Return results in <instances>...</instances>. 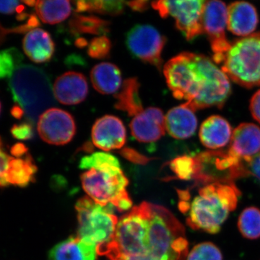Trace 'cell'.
Here are the masks:
<instances>
[{
  "label": "cell",
  "mask_w": 260,
  "mask_h": 260,
  "mask_svg": "<svg viewBox=\"0 0 260 260\" xmlns=\"http://www.w3.org/2000/svg\"><path fill=\"white\" fill-rule=\"evenodd\" d=\"M164 74L173 95L186 100L191 110L223 107L231 95L229 78L210 58L182 52L164 67Z\"/></svg>",
  "instance_id": "obj_1"
},
{
  "label": "cell",
  "mask_w": 260,
  "mask_h": 260,
  "mask_svg": "<svg viewBox=\"0 0 260 260\" xmlns=\"http://www.w3.org/2000/svg\"><path fill=\"white\" fill-rule=\"evenodd\" d=\"M240 194L234 183L194 181L189 189L179 191V210L191 229L215 234L237 208Z\"/></svg>",
  "instance_id": "obj_2"
},
{
  "label": "cell",
  "mask_w": 260,
  "mask_h": 260,
  "mask_svg": "<svg viewBox=\"0 0 260 260\" xmlns=\"http://www.w3.org/2000/svg\"><path fill=\"white\" fill-rule=\"evenodd\" d=\"M9 88L15 104L27 121L37 124L45 110L55 104L50 80L45 72L32 65L19 67L10 78Z\"/></svg>",
  "instance_id": "obj_3"
},
{
  "label": "cell",
  "mask_w": 260,
  "mask_h": 260,
  "mask_svg": "<svg viewBox=\"0 0 260 260\" xmlns=\"http://www.w3.org/2000/svg\"><path fill=\"white\" fill-rule=\"evenodd\" d=\"M188 249L182 224L167 208L150 203L148 255L155 260H185Z\"/></svg>",
  "instance_id": "obj_4"
},
{
  "label": "cell",
  "mask_w": 260,
  "mask_h": 260,
  "mask_svg": "<svg viewBox=\"0 0 260 260\" xmlns=\"http://www.w3.org/2000/svg\"><path fill=\"white\" fill-rule=\"evenodd\" d=\"M81 182L89 198L98 204L113 205L119 211L129 210L133 206L126 189L127 178L119 166L106 164L90 169L82 174Z\"/></svg>",
  "instance_id": "obj_5"
},
{
  "label": "cell",
  "mask_w": 260,
  "mask_h": 260,
  "mask_svg": "<svg viewBox=\"0 0 260 260\" xmlns=\"http://www.w3.org/2000/svg\"><path fill=\"white\" fill-rule=\"evenodd\" d=\"M221 70L241 86H260V32L232 42L224 56Z\"/></svg>",
  "instance_id": "obj_6"
},
{
  "label": "cell",
  "mask_w": 260,
  "mask_h": 260,
  "mask_svg": "<svg viewBox=\"0 0 260 260\" xmlns=\"http://www.w3.org/2000/svg\"><path fill=\"white\" fill-rule=\"evenodd\" d=\"M113 205L103 206L89 197L77 202L78 237L98 247L107 245L114 239L117 217L113 211Z\"/></svg>",
  "instance_id": "obj_7"
},
{
  "label": "cell",
  "mask_w": 260,
  "mask_h": 260,
  "mask_svg": "<svg viewBox=\"0 0 260 260\" xmlns=\"http://www.w3.org/2000/svg\"><path fill=\"white\" fill-rule=\"evenodd\" d=\"M150 203H143L121 217L113 242L126 255L148 254Z\"/></svg>",
  "instance_id": "obj_8"
},
{
  "label": "cell",
  "mask_w": 260,
  "mask_h": 260,
  "mask_svg": "<svg viewBox=\"0 0 260 260\" xmlns=\"http://www.w3.org/2000/svg\"><path fill=\"white\" fill-rule=\"evenodd\" d=\"M205 2L203 0L157 1L153 2L151 4L161 18L172 16L175 19L177 28L184 34L188 41H190L204 32L202 17Z\"/></svg>",
  "instance_id": "obj_9"
},
{
  "label": "cell",
  "mask_w": 260,
  "mask_h": 260,
  "mask_svg": "<svg viewBox=\"0 0 260 260\" xmlns=\"http://www.w3.org/2000/svg\"><path fill=\"white\" fill-rule=\"evenodd\" d=\"M228 8L221 1H206L203 8L202 24L203 32L208 35L213 52V60L222 64L232 43L225 35Z\"/></svg>",
  "instance_id": "obj_10"
},
{
  "label": "cell",
  "mask_w": 260,
  "mask_h": 260,
  "mask_svg": "<svg viewBox=\"0 0 260 260\" xmlns=\"http://www.w3.org/2000/svg\"><path fill=\"white\" fill-rule=\"evenodd\" d=\"M167 39L151 25H137L126 34V44L135 57L161 69L162 49Z\"/></svg>",
  "instance_id": "obj_11"
},
{
  "label": "cell",
  "mask_w": 260,
  "mask_h": 260,
  "mask_svg": "<svg viewBox=\"0 0 260 260\" xmlns=\"http://www.w3.org/2000/svg\"><path fill=\"white\" fill-rule=\"evenodd\" d=\"M39 136L51 145L68 144L76 133L73 116L62 109L51 108L43 113L37 123Z\"/></svg>",
  "instance_id": "obj_12"
},
{
  "label": "cell",
  "mask_w": 260,
  "mask_h": 260,
  "mask_svg": "<svg viewBox=\"0 0 260 260\" xmlns=\"http://www.w3.org/2000/svg\"><path fill=\"white\" fill-rule=\"evenodd\" d=\"M228 153L244 162H250L260 153V128L252 123H242L233 132Z\"/></svg>",
  "instance_id": "obj_13"
},
{
  "label": "cell",
  "mask_w": 260,
  "mask_h": 260,
  "mask_svg": "<svg viewBox=\"0 0 260 260\" xmlns=\"http://www.w3.org/2000/svg\"><path fill=\"white\" fill-rule=\"evenodd\" d=\"M92 141L101 150L120 149L126 143V129L122 121L112 115L103 116L92 128Z\"/></svg>",
  "instance_id": "obj_14"
},
{
  "label": "cell",
  "mask_w": 260,
  "mask_h": 260,
  "mask_svg": "<svg viewBox=\"0 0 260 260\" xmlns=\"http://www.w3.org/2000/svg\"><path fill=\"white\" fill-rule=\"evenodd\" d=\"M130 129L132 135L139 142L157 141L165 135V116L158 108L149 107L133 118Z\"/></svg>",
  "instance_id": "obj_15"
},
{
  "label": "cell",
  "mask_w": 260,
  "mask_h": 260,
  "mask_svg": "<svg viewBox=\"0 0 260 260\" xmlns=\"http://www.w3.org/2000/svg\"><path fill=\"white\" fill-rule=\"evenodd\" d=\"M54 97L64 105H75L83 102L88 93V85L83 74L68 72L56 78L53 87Z\"/></svg>",
  "instance_id": "obj_16"
},
{
  "label": "cell",
  "mask_w": 260,
  "mask_h": 260,
  "mask_svg": "<svg viewBox=\"0 0 260 260\" xmlns=\"http://www.w3.org/2000/svg\"><path fill=\"white\" fill-rule=\"evenodd\" d=\"M37 172V167L29 153L23 156L12 155L8 167L0 175V187H25L34 181Z\"/></svg>",
  "instance_id": "obj_17"
},
{
  "label": "cell",
  "mask_w": 260,
  "mask_h": 260,
  "mask_svg": "<svg viewBox=\"0 0 260 260\" xmlns=\"http://www.w3.org/2000/svg\"><path fill=\"white\" fill-rule=\"evenodd\" d=\"M259 23L254 5L246 2H236L228 7L227 27L239 37H248L255 30Z\"/></svg>",
  "instance_id": "obj_18"
},
{
  "label": "cell",
  "mask_w": 260,
  "mask_h": 260,
  "mask_svg": "<svg viewBox=\"0 0 260 260\" xmlns=\"http://www.w3.org/2000/svg\"><path fill=\"white\" fill-rule=\"evenodd\" d=\"M166 130L175 139H188L198 128L194 112L185 104L173 108L165 116Z\"/></svg>",
  "instance_id": "obj_19"
},
{
  "label": "cell",
  "mask_w": 260,
  "mask_h": 260,
  "mask_svg": "<svg viewBox=\"0 0 260 260\" xmlns=\"http://www.w3.org/2000/svg\"><path fill=\"white\" fill-rule=\"evenodd\" d=\"M232 126L222 116L213 115L202 124L200 129V139L205 148L217 150L223 148L231 141Z\"/></svg>",
  "instance_id": "obj_20"
},
{
  "label": "cell",
  "mask_w": 260,
  "mask_h": 260,
  "mask_svg": "<svg viewBox=\"0 0 260 260\" xmlns=\"http://www.w3.org/2000/svg\"><path fill=\"white\" fill-rule=\"evenodd\" d=\"M23 48L29 59L39 64L50 60L55 50L50 34L41 28H34L27 32L23 39Z\"/></svg>",
  "instance_id": "obj_21"
},
{
  "label": "cell",
  "mask_w": 260,
  "mask_h": 260,
  "mask_svg": "<svg viewBox=\"0 0 260 260\" xmlns=\"http://www.w3.org/2000/svg\"><path fill=\"white\" fill-rule=\"evenodd\" d=\"M97 246L80 238L70 237L54 246L49 253V260H95Z\"/></svg>",
  "instance_id": "obj_22"
},
{
  "label": "cell",
  "mask_w": 260,
  "mask_h": 260,
  "mask_svg": "<svg viewBox=\"0 0 260 260\" xmlns=\"http://www.w3.org/2000/svg\"><path fill=\"white\" fill-rule=\"evenodd\" d=\"M94 88L102 94H112L119 90L121 85L120 70L112 63L95 65L90 72Z\"/></svg>",
  "instance_id": "obj_23"
},
{
  "label": "cell",
  "mask_w": 260,
  "mask_h": 260,
  "mask_svg": "<svg viewBox=\"0 0 260 260\" xmlns=\"http://www.w3.org/2000/svg\"><path fill=\"white\" fill-rule=\"evenodd\" d=\"M115 98L116 109L126 112L129 116H135L144 111L140 97V83L137 78L126 80Z\"/></svg>",
  "instance_id": "obj_24"
},
{
  "label": "cell",
  "mask_w": 260,
  "mask_h": 260,
  "mask_svg": "<svg viewBox=\"0 0 260 260\" xmlns=\"http://www.w3.org/2000/svg\"><path fill=\"white\" fill-rule=\"evenodd\" d=\"M35 8L42 21L51 25L64 21L71 14L69 1H37Z\"/></svg>",
  "instance_id": "obj_25"
},
{
  "label": "cell",
  "mask_w": 260,
  "mask_h": 260,
  "mask_svg": "<svg viewBox=\"0 0 260 260\" xmlns=\"http://www.w3.org/2000/svg\"><path fill=\"white\" fill-rule=\"evenodd\" d=\"M109 22L95 16L74 15L70 21L73 34H89L104 35L109 32Z\"/></svg>",
  "instance_id": "obj_26"
},
{
  "label": "cell",
  "mask_w": 260,
  "mask_h": 260,
  "mask_svg": "<svg viewBox=\"0 0 260 260\" xmlns=\"http://www.w3.org/2000/svg\"><path fill=\"white\" fill-rule=\"evenodd\" d=\"M239 232L244 238L256 239L260 237V210L249 207L241 213L238 220Z\"/></svg>",
  "instance_id": "obj_27"
},
{
  "label": "cell",
  "mask_w": 260,
  "mask_h": 260,
  "mask_svg": "<svg viewBox=\"0 0 260 260\" xmlns=\"http://www.w3.org/2000/svg\"><path fill=\"white\" fill-rule=\"evenodd\" d=\"M23 60V55L15 48L0 51V80L10 78Z\"/></svg>",
  "instance_id": "obj_28"
},
{
  "label": "cell",
  "mask_w": 260,
  "mask_h": 260,
  "mask_svg": "<svg viewBox=\"0 0 260 260\" xmlns=\"http://www.w3.org/2000/svg\"><path fill=\"white\" fill-rule=\"evenodd\" d=\"M186 260H223V255L213 243L203 242L193 247Z\"/></svg>",
  "instance_id": "obj_29"
},
{
  "label": "cell",
  "mask_w": 260,
  "mask_h": 260,
  "mask_svg": "<svg viewBox=\"0 0 260 260\" xmlns=\"http://www.w3.org/2000/svg\"><path fill=\"white\" fill-rule=\"evenodd\" d=\"M170 167L178 179L192 180L194 174V161L193 157H179L172 160Z\"/></svg>",
  "instance_id": "obj_30"
},
{
  "label": "cell",
  "mask_w": 260,
  "mask_h": 260,
  "mask_svg": "<svg viewBox=\"0 0 260 260\" xmlns=\"http://www.w3.org/2000/svg\"><path fill=\"white\" fill-rule=\"evenodd\" d=\"M106 164L120 167L119 160L114 155L106 153H95L91 155H87L81 159L80 162V168L82 169H98Z\"/></svg>",
  "instance_id": "obj_31"
},
{
  "label": "cell",
  "mask_w": 260,
  "mask_h": 260,
  "mask_svg": "<svg viewBox=\"0 0 260 260\" xmlns=\"http://www.w3.org/2000/svg\"><path fill=\"white\" fill-rule=\"evenodd\" d=\"M112 43L105 36L94 38L88 44V54L93 59H107L110 56Z\"/></svg>",
  "instance_id": "obj_32"
},
{
  "label": "cell",
  "mask_w": 260,
  "mask_h": 260,
  "mask_svg": "<svg viewBox=\"0 0 260 260\" xmlns=\"http://www.w3.org/2000/svg\"><path fill=\"white\" fill-rule=\"evenodd\" d=\"M99 255H105L110 260H155L148 254L143 255H126L122 254L116 247L114 242H109L107 245L98 248Z\"/></svg>",
  "instance_id": "obj_33"
},
{
  "label": "cell",
  "mask_w": 260,
  "mask_h": 260,
  "mask_svg": "<svg viewBox=\"0 0 260 260\" xmlns=\"http://www.w3.org/2000/svg\"><path fill=\"white\" fill-rule=\"evenodd\" d=\"M23 1H0V13L5 15L18 14V20L26 16L24 13L25 5Z\"/></svg>",
  "instance_id": "obj_34"
},
{
  "label": "cell",
  "mask_w": 260,
  "mask_h": 260,
  "mask_svg": "<svg viewBox=\"0 0 260 260\" xmlns=\"http://www.w3.org/2000/svg\"><path fill=\"white\" fill-rule=\"evenodd\" d=\"M32 124L28 121L14 124L12 126L11 134L15 139L28 140L32 139L34 136V128Z\"/></svg>",
  "instance_id": "obj_35"
},
{
  "label": "cell",
  "mask_w": 260,
  "mask_h": 260,
  "mask_svg": "<svg viewBox=\"0 0 260 260\" xmlns=\"http://www.w3.org/2000/svg\"><path fill=\"white\" fill-rule=\"evenodd\" d=\"M125 3L116 0H104L102 1L101 14L118 15L122 13Z\"/></svg>",
  "instance_id": "obj_36"
},
{
  "label": "cell",
  "mask_w": 260,
  "mask_h": 260,
  "mask_svg": "<svg viewBox=\"0 0 260 260\" xmlns=\"http://www.w3.org/2000/svg\"><path fill=\"white\" fill-rule=\"evenodd\" d=\"M249 109L253 118L260 123V90L251 97Z\"/></svg>",
  "instance_id": "obj_37"
},
{
  "label": "cell",
  "mask_w": 260,
  "mask_h": 260,
  "mask_svg": "<svg viewBox=\"0 0 260 260\" xmlns=\"http://www.w3.org/2000/svg\"><path fill=\"white\" fill-rule=\"evenodd\" d=\"M245 166L247 176H254L260 181V153Z\"/></svg>",
  "instance_id": "obj_38"
},
{
  "label": "cell",
  "mask_w": 260,
  "mask_h": 260,
  "mask_svg": "<svg viewBox=\"0 0 260 260\" xmlns=\"http://www.w3.org/2000/svg\"><path fill=\"white\" fill-rule=\"evenodd\" d=\"M122 155H124L125 158H127L128 160H131V161L137 162H146L150 159L146 158V157L143 156V155H140L139 153L135 151V150L130 148H125L121 152Z\"/></svg>",
  "instance_id": "obj_39"
},
{
  "label": "cell",
  "mask_w": 260,
  "mask_h": 260,
  "mask_svg": "<svg viewBox=\"0 0 260 260\" xmlns=\"http://www.w3.org/2000/svg\"><path fill=\"white\" fill-rule=\"evenodd\" d=\"M11 156L12 155H9L5 150L4 143L0 137V175L8 167Z\"/></svg>",
  "instance_id": "obj_40"
},
{
  "label": "cell",
  "mask_w": 260,
  "mask_h": 260,
  "mask_svg": "<svg viewBox=\"0 0 260 260\" xmlns=\"http://www.w3.org/2000/svg\"><path fill=\"white\" fill-rule=\"evenodd\" d=\"M126 5L131 8L132 10L136 12H144L148 10L149 4L148 1H133L124 2Z\"/></svg>",
  "instance_id": "obj_41"
},
{
  "label": "cell",
  "mask_w": 260,
  "mask_h": 260,
  "mask_svg": "<svg viewBox=\"0 0 260 260\" xmlns=\"http://www.w3.org/2000/svg\"><path fill=\"white\" fill-rule=\"evenodd\" d=\"M11 114L16 119H21L24 116L23 110L17 105L14 106L12 109Z\"/></svg>",
  "instance_id": "obj_42"
},
{
  "label": "cell",
  "mask_w": 260,
  "mask_h": 260,
  "mask_svg": "<svg viewBox=\"0 0 260 260\" xmlns=\"http://www.w3.org/2000/svg\"><path fill=\"white\" fill-rule=\"evenodd\" d=\"M76 44L78 47H85V46H86L87 44H88V43H87L85 39H80L77 41Z\"/></svg>",
  "instance_id": "obj_43"
},
{
  "label": "cell",
  "mask_w": 260,
  "mask_h": 260,
  "mask_svg": "<svg viewBox=\"0 0 260 260\" xmlns=\"http://www.w3.org/2000/svg\"><path fill=\"white\" fill-rule=\"evenodd\" d=\"M1 110H2V104H1V102H0V113H1Z\"/></svg>",
  "instance_id": "obj_44"
}]
</instances>
